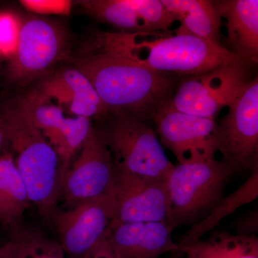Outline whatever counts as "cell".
I'll list each match as a JSON object with an SVG mask.
<instances>
[{
  "instance_id": "6da1fadb",
  "label": "cell",
  "mask_w": 258,
  "mask_h": 258,
  "mask_svg": "<svg viewBox=\"0 0 258 258\" xmlns=\"http://www.w3.org/2000/svg\"><path fill=\"white\" fill-rule=\"evenodd\" d=\"M90 42L145 69L169 76H198L225 64L244 61L220 44L174 30L99 31Z\"/></svg>"
},
{
  "instance_id": "7a4b0ae2",
  "label": "cell",
  "mask_w": 258,
  "mask_h": 258,
  "mask_svg": "<svg viewBox=\"0 0 258 258\" xmlns=\"http://www.w3.org/2000/svg\"><path fill=\"white\" fill-rule=\"evenodd\" d=\"M109 113H125L146 123L165 106L174 80L95 46L91 42L74 60Z\"/></svg>"
},
{
  "instance_id": "3957f363",
  "label": "cell",
  "mask_w": 258,
  "mask_h": 258,
  "mask_svg": "<svg viewBox=\"0 0 258 258\" xmlns=\"http://www.w3.org/2000/svg\"><path fill=\"white\" fill-rule=\"evenodd\" d=\"M4 142L15 154V164L31 203L48 222L60 196L61 161L20 101H7L0 110Z\"/></svg>"
},
{
  "instance_id": "277c9868",
  "label": "cell",
  "mask_w": 258,
  "mask_h": 258,
  "mask_svg": "<svg viewBox=\"0 0 258 258\" xmlns=\"http://www.w3.org/2000/svg\"><path fill=\"white\" fill-rule=\"evenodd\" d=\"M98 119L95 128L111 153L115 171L167 181L174 165L156 131L128 113H108Z\"/></svg>"
},
{
  "instance_id": "5b68a950",
  "label": "cell",
  "mask_w": 258,
  "mask_h": 258,
  "mask_svg": "<svg viewBox=\"0 0 258 258\" xmlns=\"http://www.w3.org/2000/svg\"><path fill=\"white\" fill-rule=\"evenodd\" d=\"M235 170L220 159L174 166L167 180L170 226L198 223L224 198Z\"/></svg>"
},
{
  "instance_id": "8992f818",
  "label": "cell",
  "mask_w": 258,
  "mask_h": 258,
  "mask_svg": "<svg viewBox=\"0 0 258 258\" xmlns=\"http://www.w3.org/2000/svg\"><path fill=\"white\" fill-rule=\"evenodd\" d=\"M247 62L220 66L205 74L189 76L173 93L168 105L176 111L215 119L249 82Z\"/></svg>"
},
{
  "instance_id": "52a82bcc",
  "label": "cell",
  "mask_w": 258,
  "mask_h": 258,
  "mask_svg": "<svg viewBox=\"0 0 258 258\" xmlns=\"http://www.w3.org/2000/svg\"><path fill=\"white\" fill-rule=\"evenodd\" d=\"M217 123V152L235 172H249L258 166V79L247 83Z\"/></svg>"
},
{
  "instance_id": "ba28073f",
  "label": "cell",
  "mask_w": 258,
  "mask_h": 258,
  "mask_svg": "<svg viewBox=\"0 0 258 258\" xmlns=\"http://www.w3.org/2000/svg\"><path fill=\"white\" fill-rule=\"evenodd\" d=\"M115 169L111 154L93 126L76 158L61 175L60 196L69 208L113 191Z\"/></svg>"
},
{
  "instance_id": "9c48e42d",
  "label": "cell",
  "mask_w": 258,
  "mask_h": 258,
  "mask_svg": "<svg viewBox=\"0 0 258 258\" xmlns=\"http://www.w3.org/2000/svg\"><path fill=\"white\" fill-rule=\"evenodd\" d=\"M159 142L179 164L216 159L217 122L176 111L166 105L154 118Z\"/></svg>"
},
{
  "instance_id": "30bf717a",
  "label": "cell",
  "mask_w": 258,
  "mask_h": 258,
  "mask_svg": "<svg viewBox=\"0 0 258 258\" xmlns=\"http://www.w3.org/2000/svg\"><path fill=\"white\" fill-rule=\"evenodd\" d=\"M115 217L113 195L86 200L67 210L54 212L55 226L64 254L81 258L104 236Z\"/></svg>"
},
{
  "instance_id": "8fae6325",
  "label": "cell",
  "mask_w": 258,
  "mask_h": 258,
  "mask_svg": "<svg viewBox=\"0 0 258 258\" xmlns=\"http://www.w3.org/2000/svg\"><path fill=\"white\" fill-rule=\"evenodd\" d=\"M64 37L58 27L40 18L22 23L18 46L10 57L9 76L25 84L42 76L64 55Z\"/></svg>"
},
{
  "instance_id": "7c38bea8",
  "label": "cell",
  "mask_w": 258,
  "mask_h": 258,
  "mask_svg": "<svg viewBox=\"0 0 258 258\" xmlns=\"http://www.w3.org/2000/svg\"><path fill=\"white\" fill-rule=\"evenodd\" d=\"M112 195L115 202L113 220L115 221L121 223L170 222L167 181L139 177L115 171Z\"/></svg>"
},
{
  "instance_id": "4fadbf2b",
  "label": "cell",
  "mask_w": 258,
  "mask_h": 258,
  "mask_svg": "<svg viewBox=\"0 0 258 258\" xmlns=\"http://www.w3.org/2000/svg\"><path fill=\"white\" fill-rule=\"evenodd\" d=\"M20 103L57 152L61 161V173L63 172L92 129L91 119L82 116L67 118L60 107L29 98Z\"/></svg>"
},
{
  "instance_id": "5bb4252c",
  "label": "cell",
  "mask_w": 258,
  "mask_h": 258,
  "mask_svg": "<svg viewBox=\"0 0 258 258\" xmlns=\"http://www.w3.org/2000/svg\"><path fill=\"white\" fill-rule=\"evenodd\" d=\"M29 99L38 103L56 101L57 106L67 109L75 116L99 118L109 112L92 84L76 68L58 71L42 83Z\"/></svg>"
},
{
  "instance_id": "9a60e30c",
  "label": "cell",
  "mask_w": 258,
  "mask_h": 258,
  "mask_svg": "<svg viewBox=\"0 0 258 258\" xmlns=\"http://www.w3.org/2000/svg\"><path fill=\"white\" fill-rule=\"evenodd\" d=\"M173 230L164 222L121 223L113 220L107 232L117 258H159L179 252Z\"/></svg>"
},
{
  "instance_id": "2e32d148",
  "label": "cell",
  "mask_w": 258,
  "mask_h": 258,
  "mask_svg": "<svg viewBox=\"0 0 258 258\" xmlns=\"http://www.w3.org/2000/svg\"><path fill=\"white\" fill-rule=\"evenodd\" d=\"M226 28L232 52L247 63L258 60L257 0L214 1Z\"/></svg>"
},
{
  "instance_id": "e0dca14e",
  "label": "cell",
  "mask_w": 258,
  "mask_h": 258,
  "mask_svg": "<svg viewBox=\"0 0 258 258\" xmlns=\"http://www.w3.org/2000/svg\"><path fill=\"white\" fill-rule=\"evenodd\" d=\"M166 10L179 21L174 30L178 34L191 35L220 44L222 20L214 1L161 0Z\"/></svg>"
},
{
  "instance_id": "ac0fdd59",
  "label": "cell",
  "mask_w": 258,
  "mask_h": 258,
  "mask_svg": "<svg viewBox=\"0 0 258 258\" xmlns=\"http://www.w3.org/2000/svg\"><path fill=\"white\" fill-rule=\"evenodd\" d=\"M30 203L13 154L5 153L0 157V226L12 231L21 225Z\"/></svg>"
},
{
  "instance_id": "d6986e66",
  "label": "cell",
  "mask_w": 258,
  "mask_h": 258,
  "mask_svg": "<svg viewBox=\"0 0 258 258\" xmlns=\"http://www.w3.org/2000/svg\"><path fill=\"white\" fill-rule=\"evenodd\" d=\"M258 198V166L254 168L248 179L235 191L223 198L208 216L191 226L182 235L178 244L180 250L202 239L207 232L213 230L223 219L233 213L240 207L252 203Z\"/></svg>"
},
{
  "instance_id": "ffe728a7",
  "label": "cell",
  "mask_w": 258,
  "mask_h": 258,
  "mask_svg": "<svg viewBox=\"0 0 258 258\" xmlns=\"http://www.w3.org/2000/svg\"><path fill=\"white\" fill-rule=\"evenodd\" d=\"M186 258H258L257 235L216 232L180 250Z\"/></svg>"
},
{
  "instance_id": "44dd1931",
  "label": "cell",
  "mask_w": 258,
  "mask_h": 258,
  "mask_svg": "<svg viewBox=\"0 0 258 258\" xmlns=\"http://www.w3.org/2000/svg\"><path fill=\"white\" fill-rule=\"evenodd\" d=\"M9 239L13 244L11 258H66L59 241L37 227L20 225Z\"/></svg>"
},
{
  "instance_id": "7402d4cb",
  "label": "cell",
  "mask_w": 258,
  "mask_h": 258,
  "mask_svg": "<svg viewBox=\"0 0 258 258\" xmlns=\"http://www.w3.org/2000/svg\"><path fill=\"white\" fill-rule=\"evenodd\" d=\"M85 9L98 20L126 32H149L130 0H91L81 2Z\"/></svg>"
},
{
  "instance_id": "603a6c76",
  "label": "cell",
  "mask_w": 258,
  "mask_h": 258,
  "mask_svg": "<svg viewBox=\"0 0 258 258\" xmlns=\"http://www.w3.org/2000/svg\"><path fill=\"white\" fill-rule=\"evenodd\" d=\"M22 23L16 15L0 13V55L11 57L18 46Z\"/></svg>"
},
{
  "instance_id": "cb8c5ba5",
  "label": "cell",
  "mask_w": 258,
  "mask_h": 258,
  "mask_svg": "<svg viewBox=\"0 0 258 258\" xmlns=\"http://www.w3.org/2000/svg\"><path fill=\"white\" fill-rule=\"evenodd\" d=\"M20 3L29 11L41 15H69L72 8L69 0H23Z\"/></svg>"
},
{
  "instance_id": "d4e9b609",
  "label": "cell",
  "mask_w": 258,
  "mask_h": 258,
  "mask_svg": "<svg viewBox=\"0 0 258 258\" xmlns=\"http://www.w3.org/2000/svg\"><path fill=\"white\" fill-rule=\"evenodd\" d=\"M81 258H117L107 231L101 240Z\"/></svg>"
},
{
  "instance_id": "484cf974",
  "label": "cell",
  "mask_w": 258,
  "mask_h": 258,
  "mask_svg": "<svg viewBox=\"0 0 258 258\" xmlns=\"http://www.w3.org/2000/svg\"><path fill=\"white\" fill-rule=\"evenodd\" d=\"M257 211L249 212L235 222L234 228L237 235L249 236L255 235L258 230Z\"/></svg>"
},
{
  "instance_id": "4316f807",
  "label": "cell",
  "mask_w": 258,
  "mask_h": 258,
  "mask_svg": "<svg viewBox=\"0 0 258 258\" xmlns=\"http://www.w3.org/2000/svg\"><path fill=\"white\" fill-rule=\"evenodd\" d=\"M13 244L9 239L5 243L0 244V258H11Z\"/></svg>"
},
{
  "instance_id": "83f0119b",
  "label": "cell",
  "mask_w": 258,
  "mask_h": 258,
  "mask_svg": "<svg viewBox=\"0 0 258 258\" xmlns=\"http://www.w3.org/2000/svg\"><path fill=\"white\" fill-rule=\"evenodd\" d=\"M3 142H4V137H3V125H2L1 119H0V148H1Z\"/></svg>"
},
{
  "instance_id": "f1b7e54d",
  "label": "cell",
  "mask_w": 258,
  "mask_h": 258,
  "mask_svg": "<svg viewBox=\"0 0 258 258\" xmlns=\"http://www.w3.org/2000/svg\"><path fill=\"white\" fill-rule=\"evenodd\" d=\"M0 244H1V243H0Z\"/></svg>"
}]
</instances>
